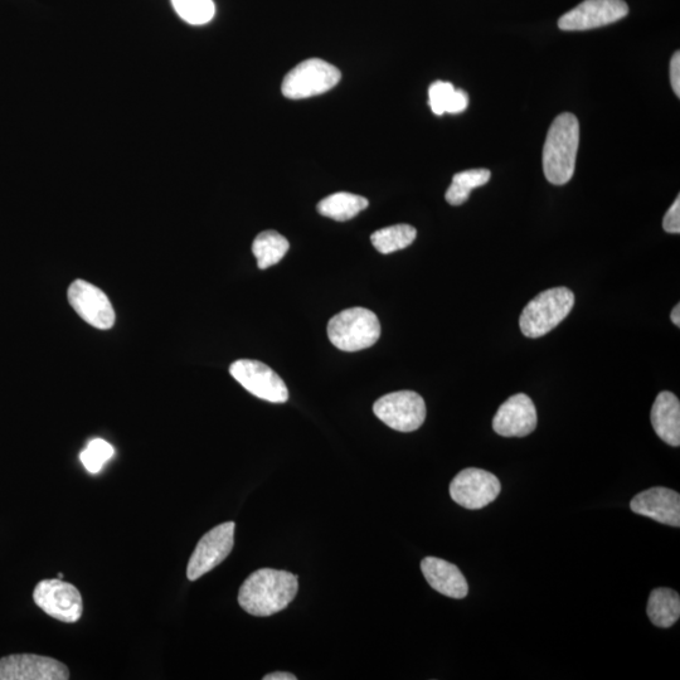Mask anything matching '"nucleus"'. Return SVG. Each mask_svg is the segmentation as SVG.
Returning <instances> with one entry per match:
<instances>
[{"mask_svg": "<svg viewBox=\"0 0 680 680\" xmlns=\"http://www.w3.org/2000/svg\"><path fill=\"white\" fill-rule=\"evenodd\" d=\"M575 305V294L567 288L544 290L523 309L519 327L527 338L543 337L568 317Z\"/></svg>", "mask_w": 680, "mask_h": 680, "instance_id": "nucleus-3", "label": "nucleus"}, {"mask_svg": "<svg viewBox=\"0 0 680 680\" xmlns=\"http://www.w3.org/2000/svg\"><path fill=\"white\" fill-rule=\"evenodd\" d=\"M537 410L531 397L518 393L499 407L493 419V429L504 437H524L537 427Z\"/></svg>", "mask_w": 680, "mask_h": 680, "instance_id": "nucleus-14", "label": "nucleus"}, {"mask_svg": "<svg viewBox=\"0 0 680 680\" xmlns=\"http://www.w3.org/2000/svg\"><path fill=\"white\" fill-rule=\"evenodd\" d=\"M33 601L48 616L66 624L77 623L84 611L80 591L60 578L38 582L33 591Z\"/></svg>", "mask_w": 680, "mask_h": 680, "instance_id": "nucleus-7", "label": "nucleus"}, {"mask_svg": "<svg viewBox=\"0 0 680 680\" xmlns=\"http://www.w3.org/2000/svg\"><path fill=\"white\" fill-rule=\"evenodd\" d=\"M455 87L450 82L436 81L430 86L429 104L432 113L437 116L446 114V106L451 95L454 94Z\"/></svg>", "mask_w": 680, "mask_h": 680, "instance_id": "nucleus-25", "label": "nucleus"}, {"mask_svg": "<svg viewBox=\"0 0 680 680\" xmlns=\"http://www.w3.org/2000/svg\"><path fill=\"white\" fill-rule=\"evenodd\" d=\"M235 528V523L226 522L204 534L188 562L189 581H197L230 556L235 544Z\"/></svg>", "mask_w": 680, "mask_h": 680, "instance_id": "nucleus-9", "label": "nucleus"}, {"mask_svg": "<svg viewBox=\"0 0 680 680\" xmlns=\"http://www.w3.org/2000/svg\"><path fill=\"white\" fill-rule=\"evenodd\" d=\"M328 337L340 351H363L380 339L381 323L371 310L346 309L329 320Z\"/></svg>", "mask_w": 680, "mask_h": 680, "instance_id": "nucleus-4", "label": "nucleus"}, {"mask_svg": "<svg viewBox=\"0 0 680 680\" xmlns=\"http://www.w3.org/2000/svg\"><path fill=\"white\" fill-rule=\"evenodd\" d=\"M421 571L432 589L451 599H464L469 592L468 582L458 567L441 558L426 557Z\"/></svg>", "mask_w": 680, "mask_h": 680, "instance_id": "nucleus-16", "label": "nucleus"}, {"mask_svg": "<svg viewBox=\"0 0 680 680\" xmlns=\"http://www.w3.org/2000/svg\"><path fill=\"white\" fill-rule=\"evenodd\" d=\"M670 318H672V322L674 325H677V327H680V305L677 304L675 308L672 310V315H670Z\"/></svg>", "mask_w": 680, "mask_h": 680, "instance_id": "nucleus-30", "label": "nucleus"}, {"mask_svg": "<svg viewBox=\"0 0 680 680\" xmlns=\"http://www.w3.org/2000/svg\"><path fill=\"white\" fill-rule=\"evenodd\" d=\"M115 450L108 441L95 439L89 442L80 455L81 463L91 474L100 473L102 466L113 458Z\"/></svg>", "mask_w": 680, "mask_h": 680, "instance_id": "nucleus-24", "label": "nucleus"}, {"mask_svg": "<svg viewBox=\"0 0 680 680\" xmlns=\"http://www.w3.org/2000/svg\"><path fill=\"white\" fill-rule=\"evenodd\" d=\"M500 492L502 484L497 476L476 468L460 471L450 484L451 499L470 510L487 507L499 497Z\"/></svg>", "mask_w": 680, "mask_h": 680, "instance_id": "nucleus-10", "label": "nucleus"}, {"mask_svg": "<svg viewBox=\"0 0 680 680\" xmlns=\"http://www.w3.org/2000/svg\"><path fill=\"white\" fill-rule=\"evenodd\" d=\"M70 670L58 660L36 654H13L0 659V680H67Z\"/></svg>", "mask_w": 680, "mask_h": 680, "instance_id": "nucleus-13", "label": "nucleus"}, {"mask_svg": "<svg viewBox=\"0 0 680 680\" xmlns=\"http://www.w3.org/2000/svg\"><path fill=\"white\" fill-rule=\"evenodd\" d=\"M416 236L417 231L415 227L395 225L381 228V230L374 232L371 236V241L378 252L388 255L414 244Z\"/></svg>", "mask_w": 680, "mask_h": 680, "instance_id": "nucleus-22", "label": "nucleus"}, {"mask_svg": "<svg viewBox=\"0 0 680 680\" xmlns=\"http://www.w3.org/2000/svg\"><path fill=\"white\" fill-rule=\"evenodd\" d=\"M580 124L575 115H558L548 130L543 147V172L547 181L563 186L571 181L576 168Z\"/></svg>", "mask_w": 680, "mask_h": 680, "instance_id": "nucleus-2", "label": "nucleus"}, {"mask_svg": "<svg viewBox=\"0 0 680 680\" xmlns=\"http://www.w3.org/2000/svg\"><path fill=\"white\" fill-rule=\"evenodd\" d=\"M490 178H492V173L488 169H470L455 174L453 183L446 191V201L451 206H461L468 201L473 189L485 186Z\"/></svg>", "mask_w": 680, "mask_h": 680, "instance_id": "nucleus-21", "label": "nucleus"}, {"mask_svg": "<svg viewBox=\"0 0 680 680\" xmlns=\"http://www.w3.org/2000/svg\"><path fill=\"white\" fill-rule=\"evenodd\" d=\"M373 412L383 424L400 432L419 430L426 419L424 398L414 391L388 393L374 403Z\"/></svg>", "mask_w": 680, "mask_h": 680, "instance_id": "nucleus-6", "label": "nucleus"}, {"mask_svg": "<svg viewBox=\"0 0 680 680\" xmlns=\"http://www.w3.org/2000/svg\"><path fill=\"white\" fill-rule=\"evenodd\" d=\"M630 508L639 516L670 527H680V495L672 489L657 487L645 490L631 500Z\"/></svg>", "mask_w": 680, "mask_h": 680, "instance_id": "nucleus-15", "label": "nucleus"}, {"mask_svg": "<svg viewBox=\"0 0 680 680\" xmlns=\"http://www.w3.org/2000/svg\"><path fill=\"white\" fill-rule=\"evenodd\" d=\"M670 82H672V87L674 94L678 97L680 96V53L675 52L672 61H670Z\"/></svg>", "mask_w": 680, "mask_h": 680, "instance_id": "nucleus-28", "label": "nucleus"}, {"mask_svg": "<svg viewBox=\"0 0 680 680\" xmlns=\"http://www.w3.org/2000/svg\"><path fill=\"white\" fill-rule=\"evenodd\" d=\"M67 296L72 308L87 324L102 330L113 328L115 312L104 291L85 280H76Z\"/></svg>", "mask_w": 680, "mask_h": 680, "instance_id": "nucleus-12", "label": "nucleus"}, {"mask_svg": "<svg viewBox=\"0 0 680 680\" xmlns=\"http://www.w3.org/2000/svg\"><path fill=\"white\" fill-rule=\"evenodd\" d=\"M629 7L624 0H585L558 21L562 31H589L609 26L628 16Z\"/></svg>", "mask_w": 680, "mask_h": 680, "instance_id": "nucleus-11", "label": "nucleus"}, {"mask_svg": "<svg viewBox=\"0 0 680 680\" xmlns=\"http://www.w3.org/2000/svg\"><path fill=\"white\" fill-rule=\"evenodd\" d=\"M298 590V577L293 573L261 568L242 584L238 604L250 615L265 618L286 609Z\"/></svg>", "mask_w": 680, "mask_h": 680, "instance_id": "nucleus-1", "label": "nucleus"}, {"mask_svg": "<svg viewBox=\"0 0 680 680\" xmlns=\"http://www.w3.org/2000/svg\"><path fill=\"white\" fill-rule=\"evenodd\" d=\"M468 105H469L468 94H466V92L463 90L455 89L454 94L451 95L450 97L448 106H446V113L448 114L463 113V111L468 109Z\"/></svg>", "mask_w": 680, "mask_h": 680, "instance_id": "nucleus-27", "label": "nucleus"}, {"mask_svg": "<svg viewBox=\"0 0 680 680\" xmlns=\"http://www.w3.org/2000/svg\"><path fill=\"white\" fill-rule=\"evenodd\" d=\"M170 2L178 16L192 26L210 23L216 14L213 0H170Z\"/></svg>", "mask_w": 680, "mask_h": 680, "instance_id": "nucleus-23", "label": "nucleus"}, {"mask_svg": "<svg viewBox=\"0 0 680 680\" xmlns=\"http://www.w3.org/2000/svg\"><path fill=\"white\" fill-rule=\"evenodd\" d=\"M57 578H60V580H62V578H63L62 573H58V577H57Z\"/></svg>", "mask_w": 680, "mask_h": 680, "instance_id": "nucleus-31", "label": "nucleus"}, {"mask_svg": "<svg viewBox=\"0 0 680 680\" xmlns=\"http://www.w3.org/2000/svg\"><path fill=\"white\" fill-rule=\"evenodd\" d=\"M230 373L251 395L271 403H285L289 390L281 377L269 366L252 359H238L232 363Z\"/></svg>", "mask_w": 680, "mask_h": 680, "instance_id": "nucleus-8", "label": "nucleus"}, {"mask_svg": "<svg viewBox=\"0 0 680 680\" xmlns=\"http://www.w3.org/2000/svg\"><path fill=\"white\" fill-rule=\"evenodd\" d=\"M663 228L665 232L674 233V235H679L680 233V198L678 196L672 207L669 208L668 212L665 213L663 220Z\"/></svg>", "mask_w": 680, "mask_h": 680, "instance_id": "nucleus-26", "label": "nucleus"}, {"mask_svg": "<svg viewBox=\"0 0 680 680\" xmlns=\"http://www.w3.org/2000/svg\"><path fill=\"white\" fill-rule=\"evenodd\" d=\"M652 425L665 444L680 445V402L672 392H660L652 408Z\"/></svg>", "mask_w": 680, "mask_h": 680, "instance_id": "nucleus-17", "label": "nucleus"}, {"mask_svg": "<svg viewBox=\"0 0 680 680\" xmlns=\"http://www.w3.org/2000/svg\"><path fill=\"white\" fill-rule=\"evenodd\" d=\"M368 199L357 194L339 192L330 194L318 204L320 215L332 218L334 221L344 222L352 220L358 213L366 210Z\"/></svg>", "mask_w": 680, "mask_h": 680, "instance_id": "nucleus-19", "label": "nucleus"}, {"mask_svg": "<svg viewBox=\"0 0 680 680\" xmlns=\"http://www.w3.org/2000/svg\"><path fill=\"white\" fill-rule=\"evenodd\" d=\"M264 680H296V677L291 673L278 672L265 675Z\"/></svg>", "mask_w": 680, "mask_h": 680, "instance_id": "nucleus-29", "label": "nucleus"}, {"mask_svg": "<svg viewBox=\"0 0 680 680\" xmlns=\"http://www.w3.org/2000/svg\"><path fill=\"white\" fill-rule=\"evenodd\" d=\"M290 249L289 241L276 231H264L255 238L252 244V252L257 260L260 270L279 264Z\"/></svg>", "mask_w": 680, "mask_h": 680, "instance_id": "nucleus-20", "label": "nucleus"}, {"mask_svg": "<svg viewBox=\"0 0 680 680\" xmlns=\"http://www.w3.org/2000/svg\"><path fill=\"white\" fill-rule=\"evenodd\" d=\"M648 616L658 628H670L680 618V597L677 592L660 587L655 589L648 601Z\"/></svg>", "mask_w": 680, "mask_h": 680, "instance_id": "nucleus-18", "label": "nucleus"}, {"mask_svg": "<svg viewBox=\"0 0 680 680\" xmlns=\"http://www.w3.org/2000/svg\"><path fill=\"white\" fill-rule=\"evenodd\" d=\"M340 79L342 74L337 67L320 58H310L299 63L285 76L281 90L286 99H309L332 90Z\"/></svg>", "mask_w": 680, "mask_h": 680, "instance_id": "nucleus-5", "label": "nucleus"}]
</instances>
